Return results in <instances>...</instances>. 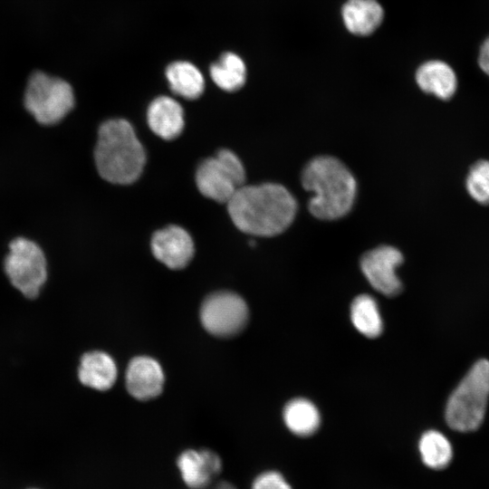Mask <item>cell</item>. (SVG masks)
<instances>
[{"instance_id":"16","label":"cell","mask_w":489,"mask_h":489,"mask_svg":"<svg viewBox=\"0 0 489 489\" xmlns=\"http://www.w3.org/2000/svg\"><path fill=\"white\" fill-rule=\"evenodd\" d=\"M346 28L356 35H369L381 24L384 12L377 0H348L341 10Z\"/></svg>"},{"instance_id":"15","label":"cell","mask_w":489,"mask_h":489,"mask_svg":"<svg viewBox=\"0 0 489 489\" xmlns=\"http://www.w3.org/2000/svg\"><path fill=\"white\" fill-rule=\"evenodd\" d=\"M78 376L83 385L104 391L110 388L115 383L117 379L116 364L107 353L91 351L82 357Z\"/></svg>"},{"instance_id":"11","label":"cell","mask_w":489,"mask_h":489,"mask_svg":"<svg viewBox=\"0 0 489 489\" xmlns=\"http://www.w3.org/2000/svg\"><path fill=\"white\" fill-rule=\"evenodd\" d=\"M176 465L183 483L189 489H205L222 470V461L210 449H187Z\"/></svg>"},{"instance_id":"23","label":"cell","mask_w":489,"mask_h":489,"mask_svg":"<svg viewBox=\"0 0 489 489\" xmlns=\"http://www.w3.org/2000/svg\"><path fill=\"white\" fill-rule=\"evenodd\" d=\"M251 489H292V487L279 472L265 471L254 478Z\"/></svg>"},{"instance_id":"20","label":"cell","mask_w":489,"mask_h":489,"mask_svg":"<svg viewBox=\"0 0 489 489\" xmlns=\"http://www.w3.org/2000/svg\"><path fill=\"white\" fill-rule=\"evenodd\" d=\"M350 318L354 327L368 338H376L383 331V322L375 299L368 294L357 296L351 303Z\"/></svg>"},{"instance_id":"7","label":"cell","mask_w":489,"mask_h":489,"mask_svg":"<svg viewBox=\"0 0 489 489\" xmlns=\"http://www.w3.org/2000/svg\"><path fill=\"white\" fill-rule=\"evenodd\" d=\"M245 171L239 158L231 150L221 149L198 166L196 183L200 193L216 202L227 203L244 185Z\"/></svg>"},{"instance_id":"22","label":"cell","mask_w":489,"mask_h":489,"mask_svg":"<svg viewBox=\"0 0 489 489\" xmlns=\"http://www.w3.org/2000/svg\"><path fill=\"white\" fill-rule=\"evenodd\" d=\"M465 187L473 199L489 205V160H479L470 168Z\"/></svg>"},{"instance_id":"18","label":"cell","mask_w":489,"mask_h":489,"mask_svg":"<svg viewBox=\"0 0 489 489\" xmlns=\"http://www.w3.org/2000/svg\"><path fill=\"white\" fill-rule=\"evenodd\" d=\"M171 91L187 100L198 98L204 91L205 81L201 72L188 62H175L166 70Z\"/></svg>"},{"instance_id":"2","label":"cell","mask_w":489,"mask_h":489,"mask_svg":"<svg viewBox=\"0 0 489 489\" xmlns=\"http://www.w3.org/2000/svg\"><path fill=\"white\" fill-rule=\"evenodd\" d=\"M302 184L312 194L308 206L312 215L319 219L342 217L353 206L356 180L348 168L333 157L312 159L302 171Z\"/></svg>"},{"instance_id":"14","label":"cell","mask_w":489,"mask_h":489,"mask_svg":"<svg viewBox=\"0 0 489 489\" xmlns=\"http://www.w3.org/2000/svg\"><path fill=\"white\" fill-rule=\"evenodd\" d=\"M416 81L424 92L441 100H449L457 88V79L453 69L438 60L420 65L416 72Z\"/></svg>"},{"instance_id":"4","label":"cell","mask_w":489,"mask_h":489,"mask_svg":"<svg viewBox=\"0 0 489 489\" xmlns=\"http://www.w3.org/2000/svg\"><path fill=\"white\" fill-rule=\"evenodd\" d=\"M489 398V361L480 360L469 369L448 398L447 425L459 432L477 429L486 411Z\"/></svg>"},{"instance_id":"19","label":"cell","mask_w":489,"mask_h":489,"mask_svg":"<svg viewBox=\"0 0 489 489\" xmlns=\"http://www.w3.org/2000/svg\"><path fill=\"white\" fill-rule=\"evenodd\" d=\"M213 82L222 90L235 91L245 82L246 68L244 61L234 53L222 54L210 67Z\"/></svg>"},{"instance_id":"25","label":"cell","mask_w":489,"mask_h":489,"mask_svg":"<svg viewBox=\"0 0 489 489\" xmlns=\"http://www.w3.org/2000/svg\"><path fill=\"white\" fill-rule=\"evenodd\" d=\"M216 489H235V488L232 486L231 484H228L226 483H222Z\"/></svg>"},{"instance_id":"12","label":"cell","mask_w":489,"mask_h":489,"mask_svg":"<svg viewBox=\"0 0 489 489\" xmlns=\"http://www.w3.org/2000/svg\"><path fill=\"white\" fill-rule=\"evenodd\" d=\"M164 385V373L157 360L150 357H136L129 363L126 386L137 399L148 400L158 396Z\"/></svg>"},{"instance_id":"21","label":"cell","mask_w":489,"mask_h":489,"mask_svg":"<svg viewBox=\"0 0 489 489\" xmlns=\"http://www.w3.org/2000/svg\"><path fill=\"white\" fill-rule=\"evenodd\" d=\"M418 447L423 463L432 469L440 470L446 467L453 457L449 440L436 430L424 433Z\"/></svg>"},{"instance_id":"1","label":"cell","mask_w":489,"mask_h":489,"mask_svg":"<svg viewBox=\"0 0 489 489\" xmlns=\"http://www.w3.org/2000/svg\"><path fill=\"white\" fill-rule=\"evenodd\" d=\"M226 204L235 225L256 236L283 233L291 225L297 212L293 196L276 183L244 185Z\"/></svg>"},{"instance_id":"17","label":"cell","mask_w":489,"mask_h":489,"mask_svg":"<svg viewBox=\"0 0 489 489\" xmlns=\"http://www.w3.org/2000/svg\"><path fill=\"white\" fill-rule=\"evenodd\" d=\"M283 420L288 429L294 435L309 436L318 430L321 416L312 402L298 398L289 401L284 407Z\"/></svg>"},{"instance_id":"24","label":"cell","mask_w":489,"mask_h":489,"mask_svg":"<svg viewBox=\"0 0 489 489\" xmlns=\"http://www.w3.org/2000/svg\"><path fill=\"white\" fill-rule=\"evenodd\" d=\"M478 63L483 72L489 75V37L481 45Z\"/></svg>"},{"instance_id":"10","label":"cell","mask_w":489,"mask_h":489,"mask_svg":"<svg viewBox=\"0 0 489 489\" xmlns=\"http://www.w3.org/2000/svg\"><path fill=\"white\" fill-rule=\"evenodd\" d=\"M151 250L159 262L173 270L186 267L195 252L190 235L184 228L173 225L153 235Z\"/></svg>"},{"instance_id":"5","label":"cell","mask_w":489,"mask_h":489,"mask_svg":"<svg viewBox=\"0 0 489 489\" xmlns=\"http://www.w3.org/2000/svg\"><path fill=\"white\" fill-rule=\"evenodd\" d=\"M74 94L64 80L43 72L31 74L24 97L27 111L42 125L60 122L73 108Z\"/></svg>"},{"instance_id":"9","label":"cell","mask_w":489,"mask_h":489,"mask_svg":"<svg viewBox=\"0 0 489 489\" xmlns=\"http://www.w3.org/2000/svg\"><path fill=\"white\" fill-rule=\"evenodd\" d=\"M402 262V254L397 248L381 245L363 254L360 268L375 290L393 297L402 290V283L396 274V268Z\"/></svg>"},{"instance_id":"13","label":"cell","mask_w":489,"mask_h":489,"mask_svg":"<svg viewBox=\"0 0 489 489\" xmlns=\"http://www.w3.org/2000/svg\"><path fill=\"white\" fill-rule=\"evenodd\" d=\"M147 119L150 129L164 139H176L184 128L181 105L168 96H160L150 103Z\"/></svg>"},{"instance_id":"3","label":"cell","mask_w":489,"mask_h":489,"mask_svg":"<svg viewBox=\"0 0 489 489\" xmlns=\"http://www.w3.org/2000/svg\"><path fill=\"white\" fill-rule=\"evenodd\" d=\"M94 159L102 178L113 184L128 185L141 175L146 155L130 123L115 119L101 125Z\"/></svg>"},{"instance_id":"8","label":"cell","mask_w":489,"mask_h":489,"mask_svg":"<svg viewBox=\"0 0 489 489\" xmlns=\"http://www.w3.org/2000/svg\"><path fill=\"white\" fill-rule=\"evenodd\" d=\"M200 319L209 333L222 338L232 337L245 327L248 308L239 295L230 292H218L204 301Z\"/></svg>"},{"instance_id":"6","label":"cell","mask_w":489,"mask_h":489,"mask_svg":"<svg viewBox=\"0 0 489 489\" xmlns=\"http://www.w3.org/2000/svg\"><path fill=\"white\" fill-rule=\"evenodd\" d=\"M5 271L14 288L25 297L34 298L47 279L45 255L35 242L15 238L9 244Z\"/></svg>"}]
</instances>
